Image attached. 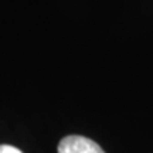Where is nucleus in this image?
Segmentation results:
<instances>
[{
    "label": "nucleus",
    "instance_id": "1",
    "mask_svg": "<svg viewBox=\"0 0 153 153\" xmlns=\"http://www.w3.org/2000/svg\"><path fill=\"white\" fill-rule=\"evenodd\" d=\"M58 153H105L98 143L85 136L71 135L61 139L58 143Z\"/></svg>",
    "mask_w": 153,
    "mask_h": 153
},
{
    "label": "nucleus",
    "instance_id": "2",
    "mask_svg": "<svg viewBox=\"0 0 153 153\" xmlns=\"http://www.w3.org/2000/svg\"><path fill=\"white\" fill-rule=\"evenodd\" d=\"M0 153H23L20 149L10 146V145H0Z\"/></svg>",
    "mask_w": 153,
    "mask_h": 153
}]
</instances>
